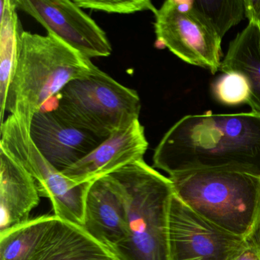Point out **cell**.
Wrapping results in <instances>:
<instances>
[{
    "label": "cell",
    "mask_w": 260,
    "mask_h": 260,
    "mask_svg": "<svg viewBox=\"0 0 260 260\" xmlns=\"http://www.w3.org/2000/svg\"><path fill=\"white\" fill-rule=\"evenodd\" d=\"M175 194L208 221L246 238L260 211V176L226 170L182 172L169 176Z\"/></svg>",
    "instance_id": "cell-4"
},
{
    "label": "cell",
    "mask_w": 260,
    "mask_h": 260,
    "mask_svg": "<svg viewBox=\"0 0 260 260\" xmlns=\"http://www.w3.org/2000/svg\"><path fill=\"white\" fill-rule=\"evenodd\" d=\"M169 245L170 260H233L246 242L199 215L173 193Z\"/></svg>",
    "instance_id": "cell-8"
},
{
    "label": "cell",
    "mask_w": 260,
    "mask_h": 260,
    "mask_svg": "<svg viewBox=\"0 0 260 260\" xmlns=\"http://www.w3.org/2000/svg\"><path fill=\"white\" fill-rule=\"evenodd\" d=\"M30 135L41 153L60 172L81 160L106 140L73 125L54 110L40 111L33 116Z\"/></svg>",
    "instance_id": "cell-10"
},
{
    "label": "cell",
    "mask_w": 260,
    "mask_h": 260,
    "mask_svg": "<svg viewBox=\"0 0 260 260\" xmlns=\"http://www.w3.org/2000/svg\"><path fill=\"white\" fill-rule=\"evenodd\" d=\"M233 260H259V258H258L253 249L246 243L244 249Z\"/></svg>",
    "instance_id": "cell-22"
},
{
    "label": "cell",
    "mask_w": 260,
    "mask_h": 260,
    "mask_svg": "<svg viewBox=\"0 0 260 260\" xmlns=\"http://www.w3.org/2000/svg\"><path fill=\"white\" fill-rule=\"evenodd\" d=\"M40 197L34 178L0 149V234L30 220Z\"/></svg>",
    "instance_id": "cell-13"
},
{
    "label": "cell",
    "mask_w": 260,
    "mask_h": 260,
    "mask_svg": "<svg viewBox=\"0 0 260 260\" xmlns=\"http://www.w3.org/2000/svg\"><path fill=\"white\" fill-rule=\"evenodd\" d=\"M213 93L219 103L225 106L247 105L250 89L246 77L237 73H228L216 80Z\"/></svg>",
    "instance_id": "cell-19"
},
{
    "label": "cell",
    "mask_w": 260,
    "mask_h": 260,
    "mask_svg": "<svg viewBox=\"0 0 260 260\" xmlns=\"http://www.w3.org/2000/svg\"><path fill=\"white\" fill-rule=\"evenodd\" d=\"M154 16L157 48L212 74L220 71L222 39L194 11L191 0H167Z\"/></svg>",
    "instance_id": "cell-7"
},
{
    "label": "cell",
    "mask_w": 260,
    "mask_h": 260,
    "mask_svg": "<svg viewBox=\"0 0 260 260\" xmlns=\"http://www.w3.org/2000/svg\"><path fill=\"white\" fill-rule=\"evenodd\" d=\"M258 25V26H259V27H260V25Z\"/></svg>",
    "instance_id": "cell-23"
},
{
    "label": "cell",
    "mask_w": 260,
    "mask_h": 260,
    "mask_svg": "<svg viewBox=\"0 0 260 260\" xmlns=\"http://www.w3.org/2000/svg\"><path fill=\"white\" fill-rule=\"evenodd\" d=\"M244 240L246 244L253 249L260 260V211L253 228Z\"/></svg>",
    "instance_id": "cell-21"
},
{
    "label": "cell",
    "mask_w": 260,
    "mask_h": 260,
    "mask_svg": "<svg viewBox=\"0 0 260 260\" xmlns=\"http://www.w3.org/2000/svg\"><path fill=\"white\" fill-rule=\"evenodd\" d=\"M74 3L82 9L116 14H132L144 11H150L155 14L157 11L149 0H75Z\"/></svg>",
    "instance_id": "cell-20"
},
{
    "label": "cell",
    "mask_w": 260,
    "mask_h": 260,
    "mask_svg": "<svg viewBox=\"0 0 260 260\" xmlns=\"http://www.w3.org/2000/svg\"><path fill=\"white\" fill-rule=\"evenodd\" d=\"M124 202L127 235L118 260H170L169 215L173 186L144 159L106 176Z\"/></svg>",
    "instance_id": "cell-3"
},
{
    "label": "cell",
    "mask_w": 260,
    "mask_h": 260,
    "mask_svg": "<svg viewBox=\"0 0 260 260\" xmlns=\"http://www.w3.org/2000/svg\"><path fill=\"white\" fill-rule=\"evenodd\" d=\"M57 98L54 110L62 118L105 139L139 120L141 103L137 91L98 68L68 83Z\"/></svg>",
    "instance_id": "cell-5"
},
{
    "label": "cell",
    "mask_w": 260,
    "mask_h": 260,
    "mask_svg": "<svg viewBox=\"0 0 260 260\" xmlns=\"http://www.w3.org/2000/svg\"><path fill=\"white\" fill-rule=\"evenodd\" d=\"M0 132V149L34 178L41 197L51 201L54 215L82 226L85 199L91 182L76 184L50 164L33 142L30 127L15 115L7 117Z\"/></svg>",
    "instance_id": "cell-6"
},
{
    "label": "cell",
    "mask_w": 260,
    "mask_h": 260,
    "mask_svg": "<svg viewBox=\"0 0 260 260\" xmlns=\"http://www.w3.org/2000/svg\"><path fill=\"white\" fill-rule=\"evenodd\" d=\"M191 6L220 39L246 16L244 0H191Z\"/></svg>",
    "instance_id": "cell-18"
},
{
    "label": "cell",
    "mask_w": 260,
    "mask_h": 260,
    "mask_svg": "<svg viewBox=\"0 0 260 260\" xmlns=\"http://www.w3.org/2000/svg\"><path fill=\"white\" fill-rule=\"evenodd\" d=\"M81 228L112 252L127 237L124 202L106 176L89 185Z\"/></svg>",
    "instance_id": "cell-12"
},
{
    "label": "cell",
    "mask_w": 260,
    "mask_h": 260,
    "mask_svg": "<svg viewBox=\"0 0 260 260\" xmlns=\"http://www.w3.org/2000/svg\"><path fill=\"white\" fill-rule=\"evenodd\" d=\"M97 67L51 34L22 31L9 86L5 112L31 127V120L73 80L92 74Z\"/></svg>",
    "instance_id": "cell-2"
},
{
    "label": "cell",
    "mask_w": 260,
    "mask_h": 260,
    "mask_svg": "<svg viewBox=\"0 0 260 260\" xmlns=\"http://www.w3.org/2000/svg\"><path fill=\"white\" fill-rule=\"evenodd\" d=\"M220 71L246 77L250 89L247 105L260 115V27L255 22H249L231 41Z\"/></svg>",
    "instance_id": "cell-15"
},
{
    "label": "cell",
    "mask_w": 260,
    "mask_h": 260,
    "mask_svg": "<svg viewBox=\"0 0 260 260\" xmlns=\"http://www.w3.org/2000/svg\"><path fill=\"white\" fill-rule=\"evenodd\" d=\"M54 218L41 216L0 234V260H28Z\"/></svg>",
    "instance_id": "cell-17"
},
{
    "label": "cell",
    "mask_w": 260,
    "mask_h": 260,
    "mask_svg": "<svg viewBox=\"0 0 260 260\" xmlns=\"http://www.w3.org/2000/svg\"><path fill=\"white\" fill-rule=\"evenodd\" d=\"M17 10L89 59L109 57L112 48L105 31L74 1L13 0Z\"/></svg>",
    "instance_id": "cell-9"
},
{
    "label": "cell",
    "mask_w": 260,
    "mask_h": 260,
    "mask_svg": "<svg viewBox=\"0 0 260 260\" xmlns=\"http://www.w3.org/2000/svg\"><path fill=\"white\" fill-rule=\"evenodd\" d=\"M153 162V168L169 176L200 170L260 176V115L208 112L185 115L166 132Z\"/></svg>",
    "instance_id": "cell-1"
},
{
    "label": "cell",
    "mask_w": 260,
    "mask_h": 260,
    "mask_svg": "<svg viewBox=\"0 0 260 260\" xmlns=\"http://www.w3.org/2000/svg\"><path fill=\"white\" fill-rule=\"evenodd\" d=\"M28 260H118L81 226L56 217Z\"/></svg>",
    "instance_id": "cell-14"
},
{
    "label": "cell",
    "mask_w": 260,
    "mask_h": 260,
    "mask_svg": "<svg viewBox=\"0 0 260 260\" xmlns=\"http://www.w3.org/2000/svg\"><path fill=\"white\" fill-rule=\"evenodd\" d=\"M0 5V116L2 124L7 92L17 59L18 42L23 30L13 0H1Z\"/></svg>",
    "instance_id": "cell-16"
},
{
    "label": "cell",
    "mask_w": 260,
    "mask_h": 260,
    "mask_svg": "<svg viewBox=\"0 0 260 260\" xmlns=\"http://www.w3.org/2000/svg\"><path fill=\"white\" fill-rule=\"evenodd\" d=\"M148 146L144 126L137 120L112 134L87 156L62 173L76 184L92 182L144 159Z\"/></svg>",
    "instance_id": "cell-11"
}]
</instances>
